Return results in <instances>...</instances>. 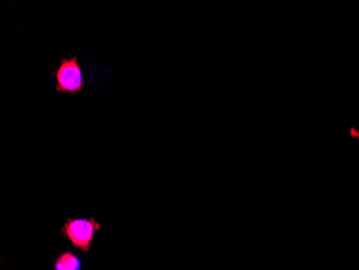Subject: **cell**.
<instances>
[{"label":"cell","instance_id":"obj_2","mask_svg":"<svg viewBox=\"0 0 359 270\" xmlns=\"http://www.w3.org/2000/svg\"><path fill=\"white\" fill-rule=\"evenodd\" d=\"M54 74L57 92L76 95L83 90V74L79 65L78 58H62L60 67Z\"/></svg>","mask_w":359,"mask_h":270},{"label":"cell","instance_id":"obj_3","mask_svg":"<svg viewBox=\"0 0 359 270\" xmlns=\"http://www.w3.org/2000/svg\"><path fill=\"white\" fill-rule=\"evenodd\" d=\"M81 268V261L76 254L70 251L64 252L56 257L54 262L55 270H79Z\"/></svg>","mask_w":359,"mask_h":270},{"label":"cell","instance_id":"obj_1","mask_svg":"<svg viewBox=\"0 0 359 270\" xmlns=\"http://www.w3.org/2000/svg\"><path fill=\"white\" fill-rule=\"evenodd\" d=\"M100 224L94 217L90 219H74L68 217L62 227L65 238L81 252H90V245L94 241L95 233L100 231Z\"/></svg>","mask_w":359,"mask_h":270}]
</instances>
